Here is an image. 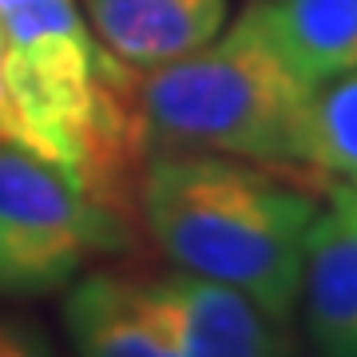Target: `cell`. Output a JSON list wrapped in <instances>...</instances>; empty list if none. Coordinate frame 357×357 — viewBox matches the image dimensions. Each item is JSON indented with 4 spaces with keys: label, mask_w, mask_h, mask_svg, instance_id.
I'll use <instances>...</instances> for the list:
<instances>
[{
    "label": "cell",
    "mask_w": 357,
    "mask_h": 357,
    "mask_svg": "<svg viewBox=\"0 0 357 357\" xmlns=\"http://www.w3.org/2000/svg\"><path fill=\"white\" fill-rule=\"evenodd\" d=\"M306 178L203 151H147L135 211L175 270L227 282L270 318L298 306L318 199Z\"/></svg>",
    "instance_id": "cell-1"
},
{
    "label": "cell",
    "mask_w": 357,
    "mask_h": 357,
    "mask_svg": "<svg viewBox=\"0 0 357 357\" xmlns=\"http://www.w3.org/2000/svg\"><path fill=\"white\" fill-rule=\"evenodd\" d=\"M318 88L290 68L270 32L266 0L159 68L139 72L147 151H203L310 178V115Z\"/></svg>",
    "instance_id": "cell-2"
},
{
    "label": "cell",
    "mask_w": 357,
    "mask_h": 357,
    "mask_svg": "<svg viewBox=\"0 0 357 357\" xmlns=\"http://www.w3.org/2000/svg\"><path fill=\"white\" fill-rule=\"evenodd\" d=\"M131 246V222L24 147L0 143V298H48L103 250Z\"/></svg>",
    "instance_id": "cell-3"
},
{
    "label": "cell",
    "mask_w": 357,
    "mask_h": 357,
    "mask_svg": "<svg viewBox=\"0 0 357 357\" xmlns=\"http://www.w3.org/2000/svg\"><path fill=\"white\" fill-rule=\"evenodd\" d=\"M135 282L178 357H286L282 321L227 282L187 270L135 274Z\"/></svg>",
    "instance_id": "cell-4"
},
{
    "label": "cell",
    "mask_w": 357,
    "mask_h": 357,
    "mask_svg": "<svg viewBox=\"0 0 357 357\" xmlns=\"http://www.w3.org/2000/svg\"><path fill=\"white\" fill-rule=\"evenodd\" d=\"M314 357H357V206L326 191L310 222L302 290Z\"/></svg>",
    "instance_id": "cell-5"
},
{
    "label": "cell",
    "mask_w": 357,
    "mask_h": 357,
    "mask_svg": "<svg viewBox=\"0 0 357 357\" xmlns=\"http://www.w3.org/2000/svg\"><path fill=\"white\" fill-rule=\"evenodd\" d=\"M64 330L76 357H178L128 270H91L68 286Z\"/></svg>",
    "instance_id": "cell-6"
},
{
    "label": "cell",
    "mask_w": 357,
    "mask_h": 357,
    "mask_svg": "<svg viewBox=\"0 0 357 357\" xmlns=\"http://www.w3.org/2000/svg\"><path fill=\"white\" fill-rule=\"evenodd\" d=\"M91 28L119 64L147 72L215 36L227 0H88Z\"/></svg>",
    "instance_id": "cell-7"
},
{
    "label": "cell",
    "mask_w": 357,
    "mask_h": 357,
    "mask_svg": "<svg viewBox=\"0 0 357 357\" xmlns=\"http://www.w3.org/2000/svg\"><path fill=\"white\" fill-rule=\"evenodd\" d=\"M270 32L310 88L357 68V0H266Z\"/></svg>",
    "instance_id": "cell-8"
},
{
    "label": "cell",
    "mask_w": 357,
    "mask_h": 357,
    "mask_svg": "<svg viewBox=\"0 0 357 357\" xmlns=\"http://www.w3.org/2000/svg\"><path fill=\"white\" fill-rule=\"evenodd\" d=\"M310 178L357 206V68L318 91L310 115Z\"/></svg>",
    "instance_id": "cell-9"
},
{
    "label": "cell",
    "mask_w": 357,
    "mask_h": 357,
    "mask_svg": "<svg viewBox=\"0 0 357 357\" xmlns=\"http://www.w3.org/2000/svg\"><path fill=\"white\" fill-rule=\"evenodd\" d=\"M0 357H56V345L40 321L0 314Z\"/></svg>",
    "instance_id": "cell-10"
},
{
    "label": "cell",
    "mask_w": 357,
    "mask_h": 357,
    "mask_svg": "<svg viewBox=\"0 0 357 357\" xmlns=\"http://www.w3.org/2000/svg\"><path fill=\"white\" fill-rule=\"evenodd\" d=\"M0 143L16 147V123H13V107H8V96H4V72H0Z\"/></svg>",
    "instance_id": "cell-11"
}]
</instances>
